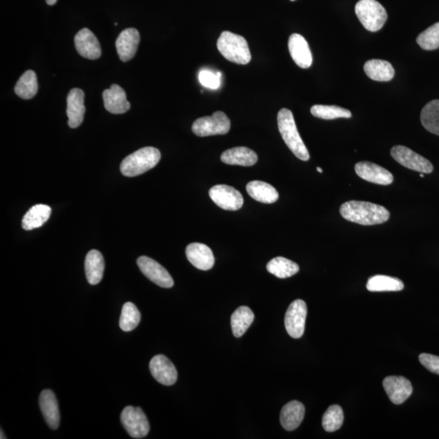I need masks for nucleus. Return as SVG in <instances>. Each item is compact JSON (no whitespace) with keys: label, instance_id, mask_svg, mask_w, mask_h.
<instances>
[{"label":"nucleus","instance_id":"f257e3e1","mask_svg":"<svg viewBox=\"0 0 439 439\" xmlns=\"http://www.w3.org/2000/svg\"><path fill=\"white\" fill-rule=\"evenodd\" d=\"M340 212L347 221L362 226L380 225L388 222L390 217V212L383 206L356 200L342 204Z\"/></svg>","mask_w":439,"mask_h":439},{"label":"nucleus","instance_id":"f03ea898","mask_svg":"<svg viewBox=\"0 0 439 439\" xmlns=\"http://www.w3.org/2000/svg\"><path fill=\"white\" fill-rule=\"evenodd\" d=\"M279 130L286 146L299 160L308 161L309 152L300 137L293 113L288 108L281 109L278 114Z\"/></svg>","mask_w":439,"mask_h":439},{"label":"nucleus","instance_id":"7ed1b4c3","mask_svg":"<svg viewBox=\"0 0 439 439\" xmlns=\"http://www.w3.org/2000/svg\"><path fill=\"white\" fill-rule=\"evenodd\" d=\"M161 154L158 149L152 147H143L126 157L121 164V172L124 176H136L154 169L159 163Z\"/></svg>","mask_w":439,"mask_h":439},{"label":"nucleus","instance_id":"20e7f679","mask_svg":"<svg viewBox=\"0 0 439 439\" xmlns=\"http://www.w3.org/2000/svg\"><path fill=\"white\" fill-rule=\"evenodd\" d=\"M217 49L229 61L238 65H247L251 55L245 38L230 31H224L217 40Z\"/></svg>","mask_w":439,"mask_h":439},{"label":"nucleus","instance_id":"39448f33","mask_svg":"<svg viewBox=\"0 0 439 439\" xmlns=\"http://www.w3.org/2000/svg\"><path fill=\"white\" fill-rule=\"evenodd\" d=\"M355 12L363 26L371 32L380 31L388 20V13L376 0H360Z\"/></svg>","mask_w":439,"mask_h":439},{"label":"nucleus","instance_id":"423d86ee","mask_svg":"<svg viewBox=\"0 0 439 439\" xmlns=\"http://www.w3.org/2000/svg\"><path fill=\"white\" fill-rule=\"evenodd\" d=\"M230 130V119L223 112L214 113L211 117L199 118L192 126V131L199 137L226 135Z\"/></svg>","mask_w":439,"mask_h":439},{"label":"nucleus","instance_id":"0eeeda50","mask_svg":"<svg viewBox=\"0 0 439 439\" xmlns=\"http://www.w3.org/2000/svg\"><path fill=\"white\" fill-rule=\"evenodd\" d=\"M121 422L126 432L133 438H145L150 431L149 420L140 408L127 406L124 408Z\"/></svg>","mask_w":439,"mask_h":439},{"label":"nucleus","instance_id":"6e6552de","mask_svg":"<svg viewBox=\"0 0 439 439\" xmlns=\"http://www.w3.org/2000/svg\"><path fill=\"white\" fill-rule=\"evenodd\" d=\"M308 313L307 304L302 299L291 303L285 316V327L293 338H301L304 333Z\"/></svg>","mask_w":439,"mask_h":439},{"label":"nucleus","instance_id":"1a4fd4ad","mask_svg":"<svg viewBox=\"0 0 439 439\" xmlns=\"http://www.w3.org/2000/svg\"><path fill=\"white\" fill-rule=\"evenodd\" d=\"M390 154L395 160L405 168L420 172L422 174H431L433 170L431 161L406 147L395 146L391 149Z\"/></svg>","mask_w":439,"mask_h":439},{"label":"nucleus","instance_id":"9d476101","mask_svg":"<svg viewBox=\"0 0 439 439\" xmlns=\"http://www.w3.org/2000/svg\"><path fill=\"white\" fill-rule=\"evenodd\" d=\"M137 264L143 275L152 283L163 288H173L174 285L173 278L158 262L147 256H141L138 259Z\"/></svg>","mask_w":439,"mask_h":439},{"label":"nucleus","instance_id":"9b49d317","mask_svg":"<svg viewBox=\"0 0 439 439\" xmlns=\"http://www.w3.org/2000/svg\"><path fill=\"white\" fill-rule=\"evenodd\" d=\"M209 197L218 207L228 211H237L242 207V194L226 185H214L209 190Z\"/></svg>","mask_w":439,"mask_h":439},{"label":"nucleus","instance_id":"f8f14e48","mask_svg":"<svg viewBox=\"0 0 439 439\" xmlns=\"http://www.w3.org/2000/svg\"><path fill=\"white\" fill-rule=\"evenodd\" d=\"M383 385L391 402L397 405L404 403L413 390L410 381L401 376H386Z\"/></svg>","mask_w":439,"mask_h":439},{"label":"nucleus","instance_id":"ddd939ff","mask_svg":"<svg viewBox=\"0 0 439 439\" xmlns=\"http://www.w3.org/2000/svg\"><path fill=\"white\" fill-rule=\"evenodd\" d=\"M149 368L151 375L162 385L172 386L178 380V371L174 365L163 355L152 358Z\"/></svg>","mask_w":439,"mask_h":439},{"label":"nucleus","instance_id":"4468645a","mask_svg":"<svg viewBox=\"0 0 439 439\" xmlns=\"http://www.w3.org/2000/svg\"><path fill=\"white\" fill-rule=\"evenodd\" d=\"M358 176L370 183L388 185L393 183L394 176L388 169L368 161H361L355 166Z\"/></svg>","mask_w":439,"mask_h":439},{"label":"nucleus","instance_id":"2eb2a0df","mask_svg":"<svg viewBox=\"0 0 439 439\" xmlns=\"http://www.w3.org/2000/svg\"><path fill=\"white\" fill-rule=\"evenodd\" d=\"M76 49L80 56L89 60H97L101 56V47L97 36L88 28L81 30L74 39Z\"/></svg>","mask_w":439,"mask_h":439},{"label":"nucleus","instance_id":"dca6fc26","mask_svg":"<svg viewBox=\"0 0 439 439\" xmlns=\"http://www.w3.org/2000/svg\"><path fill=\"white\" fill-rule=\"evenodd\" d=\"M288 49L291 58L300 68L308 69L313 64V56L308 42L302 35L293 33L289 38Z\"/></svg>","mask_w":439,"mask_h":439},{"label":"nucleus","instance_id":"f3484780","mask_svg":"<svg viewBox=\"0 0 439 439\" xmlns=\"http://www.w3.org/2000/svg\"><path fill=\"white\" fill-rule=\"evenodd\" d=\"M140 42V33L135 28L124 30L118 36L116 47L119 58L123 62L131 60L135 57Z\"/></svg>","mask_w":439,"mask_h":439},{"label":"nucleus","instance_id":"a211bd4d","mask_svg":"<svg viewBox=\"0 0 439 439\" xmlns=\"http://www.w3.org/2000/svg\"><path fill=\"white\" fill-rule=\"evenodd\" d=\"M84 99L83 90L78 88L71 90L67 97V116L72 129L78 128L83 122L85 112Z\"/></svg>","mask_w":439,"mask_h":439},{"label":"nucleus","instance_id":"6ab92c4d","mask_svg":"<svg viewBox=\"0 0 439 439\" xmlns=\"http://www.w3.org/2000/svg\"><path fill=\"white\" fill-rule=\"evenodd\" d=\"M185 254L190 264L200 270H211L215 264L212 250L203 243H190L185 249Z\"/></svg>","mask_w":439,"mask_h":439},{"label":"nucleus","instance_id":"aec40b11","mask_svg":"<svg viewBox=\"0 0 439 439\" xmlns=\"http://www.w3.org/2000/svg\"><path fill=\"white\" fill-rule=\"evenodd\" d=\"M40 406L42 416L52 429H58L60 422L58 402L53 391L44 390L42 391L40 397Z\"/></svg>","mask_w":439,"mask_h":439},{"label":"nucleus","instance_id":"412c9836","mask_svg":"<svg viewBox=\"0 0 439 439\" xmlns=\"http://www.w3.org/2000/svg\"><path fill=\"white\" fill-rule=\"evenodd\" d=\"M103 99L104 107L109 113L123 114L131 108V103L128 102L125 90L118 85H113L109 89L105 90Z\"/></svg>","mask_w":439,"mask_h":439},{"label":"nucleus","instance_id":"4be33fe9","mask_svg":"<svg viewBox=\"0 0 439 439\" xmlns=\"http://www.w3.org/2000/svg\"><path fill=\"white\" fill-rule=\"evenodd\" d=\"M305 408L299 401H290L281 409L280 422L285 431H293L302 423Z\"/></svg>","mask_w":439,"mask_h":439},{"label":"nucleus","instance_id":"5701e85b","mask_svg":"<svg viewBox=\"0 0 439 439\" xmlns=\"http://www.w3.org/2000/svg\"><path fill=\"white\" fill-rule=\"evenodd\" d=\"M221 160L226 165L249 167L256 164L258 156L247 147H238L224 151Z\"/></svg>","mask_w":439,"mask_h":439},{"label":"nucleus","instance_id":"b1692460","mask_svg":"<svg viewBox=\"0 0 439 439\" xmlns=\"http://www.w3.org/2000/svg\"><path fill=\"white\" fill-rule=\"evenodd\" d=\"M104 267V259L101 253L97 250H92L88 253L85 260V271L90 285H97L102 281Z\"/></svg>","mask_w":439,"mask_h":439},{"label":"nucleus","instance_id":"393cba45","mask_svg":"<svg viewBox=\"0 0 439 439\" xmlns=\"http://www.w3.org/2000/svg\"><path fill=\"white\" fill-rule=\"evenodd\" d=\"M247 192L252 199L264 204H273L279 194L273 185L261 181H252L247 185Z\"/></svg>","mask_w":439,"mask_h":439},{"label":"nucleus","instance_id":"a878e982","mask_svg":"<svg viewBox=\"0 0 439 439\" xmlns=\"http://www.w3.org/2000/svg\"><path fill=\"white\" fill-rule=\"evenodd\" d=\"M364 70L368 77L376 82H389L394 78L395 69L388 61L370 60L367 61Z\"/></svg>","mask_w":439,"mask_h":439},{"label":"nucleus","instance_id":"bb28decb","mask_svg":"<svg viewBox=\"0 0 439 439\" xmlns=\"http://www.w3.org/2000/svg\"><path fill=\"white\" fill-rule=\"evenodd\" d=\"M51 213V208L49 205H35L23 217L22 228L26 231H32L41 227L50 218Z\"/></svg>","mask_w":439,"mask_h":439},{"label":"nucleus","instance_id":"cd10ccee","mask_svg":"<svg viewBox=\"0 0 439 439\" xmlns=\"http://www.w3.org/2000/svg\"><path fill=\"white\" fill-rule=\"evenodd\" d=\"M254 319L255 315L251 308L242 306L236 309V311L232 314L231 321L233 336L240 338L245 335Z\"/></svg>","mask_w":439,"mask_h":439},{"label":"nucleus","instance_id":"c85d7f7f","mask_svg":"<svg viewBox=\"0 0 439 439\" xmlns=\"http://www.w3.org/2000/svg\"><path fill=\"white\" fill-rule=\"evenodd\" d=\"M367 290L371 292H383V291H400L404 290V284L399 279L385 275L372 276L367 283Z\"/></svg>","mask_w":439,"mask_h":439},{"label":"nucleus","instance_id":"c756f323","mask_svg":"<svg viewBox=\"0 0 439 439\" xmlns=\"http://www.w3.org/2000/svg\"><path fill=\"white\" fill-rule=\"evenodd\" d=\"M267 270L276 278L283 279L297 274L299 271V267L294 261L279 256L269 262Z\"/></svg>","mask_w":439,"mask_h":439},{"label":"nucleus","instance_id":"7c9ffc66","mask_svg":"<svg viewBox=\"0 0 439 439\" xmlns=\"http://www.w3.org/2000/svg\"><path fill=\"white\" fill-rule=\"evenodd\" d=\"M421 122L426 131L439 136V99L432 100L423 108Z\"/></svg>","mask_w":439,"mask_h":439},{"label":"nucleus","instance_id":"2f4dec72","mask_svg":"<svg viewBox=\"0 0 439 439\" xmlns=\"http://www.w3.org/2000/svg\"><path fill=\"white\" fill-rule=\"evenodd\" d=\"M15 92L23 99H31L38 92L37 76L35 72L28 70L24 74L15 87Z\"/></svg>","mask_w":439,"mask_h":439},{"label":"nucleus","instance_id":"473e14b6","mask_svg":"<svg viewBox=\"0 0 439 439\" xmlns=\"http://www.w3.org/2000/svg\"><path fill=\"white\" fill-rule=\"evenodd\" d=\"M311 113L315 117L324 119V120L351 117L349 110L336 106V105H314L311 108Z\"/></svg>","mask_w":439,"mask_h":439},{"label":"nucleus","instance_id":"72a5a7b5","mask_svg":"<svg viewBox=\"0 0 439 439\" xmlns=\"http://www.w3.org/2000/svg\"><path fill=\"white\" fill-rule=\"evenodd\" d=\"M141 322V314L135 304L127 302L124 304L120 317V328L123 331H133Z\"/></svg>","mask_w":439,"mask_h":439},{"label":"nucleus","instance_id":"f704fd0d","mask_svg":"<svg viewBox=\"0 0 439 439\" xmlns=\"http://www.w3.org/2000/svg\"><path fill=\"white\" fill-rule=\"evenodd\" d=\"M345 421V415L340 405H332L322 417V426L326 432H335L338 431Z\"/></svg>","mask_w":439,"mask_h":439},{"label":"nucleus","instance_id":"c9c22d12","mask_svg":"<svg viewBox=\"0 0 439 439\" xmlns=\"http://www.w3.org/2000/svg\"><path fill=\"white\" fill-rule=\"evenodd\" d=\"M417 42L422 49L433 51L439 49V22L420 33Z\"/></svg>","mask_w":439,"mask_h":439},{"label":"nucleus","instance_id":"e433bc0d","mask_svg":"<svg viewBox=\"0 0 439 439\" xmlns=\"http://www.w3.org/2000/svg\"><path fill=\"white\" fill-rule=\"evenodd\" d=\"M199 83L209 89H217L221 85V73L214 74L212 71L202 70L199 74Z\"/></svg>","mask_w":439,"mask_h":439},{"label":"nucleus","instance_id":"4c0bfd02","mask_svg":"<svg viewBox=\"0 0 439 439\" xmlns=\"http://www.w3.org/2000/svg\"><path fill=\"white\" fill-rule=\"evenodd\" d=\"M419 361L424 368L433 374L439 375V356L422 353L419 356Z\"/></svg>","mask_w":439,"mask_h":439},{"label":"nucleus","instance_id":"58836bf2","mask_svg":"<svg viewBox=\"0 0 439 439\" xmlns=\"http://www.w3.org/2000/svg\"><path fill=\"white\" fill-rule=\"evenodd\" d=\"M46 2L49 6H54L56 3L57 0H46Z\"/></svg>","mask_w":439,"mask_h":439},{"label":"nucleus","instance_id":"ea45409f","mask_svg":"<svg viewBox=\"0 0 439 439\" xmlns=\"http://www.w3.org/2000/svg\"><path fill=\"white\" fill-rule=\"evenodd\" d=\"M317 170L319 172V173H323V170L320 168V167H317Z\"/></svg>","mask_w":439,"mask_h":439},{"label":"nucleus","instance_id":"a19ab883","mask_svg":"<svg viewBox=\"0 0 439 439\" xmlns=\"http://www.w3.org/2000/svg\"><path fill=\"white\" fill-rule=\"evenodd\" d=\"M3 438L6 439V437L3 436V431H2V429H1V439H3Z\"/></svg>","mask_w":439,"mask_h":439},{"label":"nucleus","instance_id":"79ce46f5","mask_svg":"<svg viewBox=\"0 0 439 439\" xmlns=\"http://www.w3.org/2000/svg\"><path fill=\"white\" fill-rule=\"evenodd\" d=\"M420 176H421V178H424V174H420Z\"/></svg>","mask_w":439,"mask_h":439},{"label":"nucleus","instance_id":"37998d69","mask_svg":"<svg viewBox=\"0 0 439 439\" xmlns=\"http://www.w3.org/2000/svg\"><path fill=\"white\" fill-rule=\"evenodd\" d=\"M291 1H294V0H291Z\"/></svg>","mask_w":439,"mask_h":439}]
</instances>
